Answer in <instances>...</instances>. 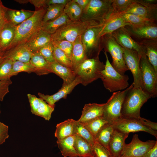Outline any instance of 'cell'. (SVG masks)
Returning <instances> with one entry per match:
<instances>
[{"label": "cell", "instance_id": "obj_1", "mask_svg": "<svg viewBox=\"0 0 157 157\" xmlns=\"http://www.w3.org/2000/svg\"><path fill=\"white\" fill-rule=\"evenodd\" d=\"M47 8L35 10L31 17L16 26L14 38L7 51L25 44L41 30L42 19Z\"/></svg>", "mask_w": 157, "mask_h": 157}, {"label": "cell", "instance_id": "obj_2", "mask_svg": "<svg viewBox=\"0 0 157 157\" xmlns=\"http://www.w3.org/2000/svg\"><path fill=\"white\" fill-rule=\"evenodd\" d=\"M133 86L128 91L125 97L121 111L122 117L135 119L142 124L144 118L140 116V109L151 97L142 89Z\"/></svg>", "mask_w": 157, "mask_h": 157}, {"label": "cell", "instance_id": "obj_3", "mask_svg": "<svg viewBox=\"0 0 157 157\" xmlns=\"http://www.w3.org/2000/svg\"><path fill=\"white\" fill-rule=\"evenodd\" d=\"M112 0H90L83 11L80 20L88 22L94 26L103 25L112 14Z\"/></svg>", "mask_w": 157, "mask_h": 157}, {"label": "cell", "instance_id": "obj_4", "mask_svg": "<svg viewBox=\"0 0 157 157\" xmlns=\"http://www.w3.org/2000/svg\"><path fill=\"white\" fill-rule=\"evenodd\" d=\"M104 53L106 60L104 68L101 72L100 78L104 87L110 92L126 89L129 86L128 76L118 72L110 63L107 52Z\"/></svg>", "mask_w": 157, "mask_h": 157}, {"label": "cell", "instance_id": "obj_5", "mask_svg": "<svg viewBox=\"0 0 157 157\" xmlns=\"http://www.w3.org/2000/svg\"><path fill=\"white\" fill-rule=\"evenodd\" d=\"M95 26L88 22L69 20L51 35V41L65 40L73 44L88 28Z\"/></svg>", "mask_w": 157, "mask_h": 157}, {"label": "cell", "instance_id": "obj_6", "mask_svg": "<svg viewBox=\"0 0 157 157\" xmlns=\"http://www.w3.org/2000/svg\"><path fill=\"white\" fill-rule=\"evenodd\" d=\"M105 64L99 57L88 58L81 63L74 71L76 76H79L81 84L86 86L100 78L101 72L104 69Z\"/></svg>", "mask_w": 157, "mask_h": 157}, {"label": "cell", "instance_id": "obj_7", "mask_svg": "<svg viewBox=\"0 0 157 157\" xmlns=\"http://www.w3.org/2000/svg\"><path fill=\"white\" fill-rule=\"evenodd\" d=\"M133 86L132 83L122 91L113 92L105 103L102 117L109 124H113L122 118L121 111L124 100L128 91Z\"/></svg>", "mask_w": 157, "mask_h": 157}, {"label": "cell", "instance_id": "obj_8", "mask_svg": "<svg viewBox=\"0 0 157 157\" xmlns=\"http://www.w3.org/2000/svg\"><path fill=\"white\" fill-rule=\"evenodd\" d=\"M103 49L109 52L112 58L113 67L119 73L124 75L128 70L124 60L122 47L116 41L111 34H107L101 37Z\"/></svg>", "mask_w": 157, "mask_h": 157}, {"label": "cell", "instance_id": "obj_9", "mask_svg": "<svg viewBox=\"0 0 157 157\" xmlns=\"http://www.w3.org/2000/svg\"><path fill=\"white\" fill-rule=\"evenodd\" d=\"M103 25L90 27L81 36L87 58L99 57L100 52L103 49L101 37L99 36Z\"/></svg>", "mask_w": 157, "mask_h": 157}, {"label": "cell", "instance_id": "obj_10", "mask_svg": "<svg viewBox=\"0 0 157 157\" xmlns=\"http://www.w3.org/2000/svg\"><path fill=\"white\" fill-rule=\"evenodd\" d=\"M141 89L151 98L157 96V74L147 57L140 61Z\"/></svg>", "mask_w": 157, "mask_h": 157}, {"label": "cell", "instance_id": "obj_11", "mask_svg": "<svg viewBox=\"0 0 157 157\" xmlns=\"http://www.w3.org/2000/svg\"><path fill=\"white\" fill-rule=\"evenodd\" d=\"M156 2V1L154 0H135L125 11L115 14L128 13L155 21L157 13Z\"/></svg>", "mask_w": 157, "mask_h": 157}, {"label": "cell", "instance_id": "obj_12", "mask_svg": "<svg viewBox=\"0 0 157 157\" xmlns=\"http://www.w3.org/2000/svg\"><path fill=\"white\" fill-rule=\"evenodd\" d=\"M157 142L154 140L142 141L139 139L138 135L135 134L131 142L125 144L120 157H142Z\"/></svg>", "mask_w": 157, "mask_h": 157}, {"label": "cell", "instance_id": "obj_13", "mask_svg": "<svg viewBox=\"0 0 157 157\" xmlns=\"http://www.w3.org/2000/svg\"><path fill=\"white\" fill-rule=\"evenodd\" d=\"M111 34L117 42L122 47L136 52L141 58L147 57L143 47L132 38L125 27L119 28Z\"/></svg>", "mask_w": 157, "mask_h": 157}, {"label": "cell", "instance_id": "obj_14", "mask_svg": "<svg viewBox=\"0 0 157 157\" xmlns=\"http://www.w3.org/2000/svg\"><path fill=\"white\" fill-rule=\"evenodd\" d=\"M123 56L126 65L131 72L133 81V87L141 89L140 61L141 57L136 51L122 47Z\"/></svg>", "mask_w": 157, "mask_h": 157}, {"label": "cell", "instance_id": "obj_15", "mask_svg": "<svg viewBox=\"0 0 157 157\" xmlns=\"http://www.w3.org/2000/svg\"><path fill=\"white\" fill-rule=\"evenodd\" d=\"M114 129L125 133L143 131L157 138V131L142 124L138 120L132 118H122L113 124Z\"/></svg>", "mask_w": 157, "mask_h": 157}, {"label": "cell", "instance_id": "obj_16", "mask_svg": "<svg viewBox=\"0 0 157 157\" xmlns=\"http://www.w3.org/2000/svg\"><path fill=\"white\" fill-rule=\"evenodd\" d=\"M81 84V81L79 76H77L75 80L71 83L62 85L60 89L56 93L52 95H45L40 92L38 93L40 98L49 104L55 106V103L60 99L66 98L67 95L70 94L74 88L78 85Z\"/></svg>", "mask_w": 157, "mask_h": 157}, {"label": "cell", "instance_id": "obj_17", "mask_svg": "<svg viewBox=\"0 0 157 157\" xmlns=\"http://www.w3.org/2000/svg\"><path fill=\"white\" fill-rule=\"evenodd\" d=\"M129 134L114 129L108 147L112 157H120Z\"/></svg>", "mask_w": 157, "mask_h": 157}, {"label": "cell", "instance_id": "obj_18", "mask_svg": "<svg viewBox=\"0 0 157 157\" xmlns=\"http://www.w3.org/2000/svg\"><path fill=\"white\" fill-rule=\"evenodd\" d=\"M33 53L25 44L16 47L4 52L3 58L13 61L28 63L30 62Z\"/></svg>", "mask_w": 157, "mask_h": 157}, {"label": "cell", "instance_id": "obj_19", "mask_svg": "<svg viewBox=\"0 0 157 157\" xmlns=\"http://www.w3.org/2000/svg\"><path fill=\"white\" fill-rule=\"evenodd\" d=\"M105 103H89L85 105L82 114L78 121L83 122L102 117Z\"/></svg>", "mask_w": 157, "mask_h": 157}, {"label": "cell", "instance_id": "obj_20", "mask_svg": "<svg viewBox=\"0 0 157 157\" xmlns=\"http://www.w3.org/2000/svg\"><path fill=\"white\" fill-rule=\"evenodd\" d=\"M131 32L144 40H157V26L154 23L137 26H131Z\"/></svg>", "mask_w": 157, "mask_h": 157}, {"label": "cell", "instance_id": "obj_21", "mask_svg": "<svg viewBox=\"0 0 157 157\" xmlns=\"http://www.w3.org/2000/svg\"><path fill=\"white\" fill-rule=\"evenodd\" d=\"M10 23H6L0 29V51L4 52L8 49L15 34L16 28Z\"/></svg>", "mask_w": 157, "mask_h": 157}, {"label": "cell", "instance_id": "obj_22", "mask_svg": "<svg viewBox=\"0 0 157 157\" xmlns=\"http://www.w3.org/2000/svg\"><path fill=\"white\" fill-rule=\"evenodd\" d=\"M50 67L51 73H54L63 80L62 85L71 83L76 77L74 71L59 64L55 61L50 63Z\"/></svg>", "mask_w": 157, "mask_h": 157}, {"label": "cell", "instance_id": "obj_23", "mask_svg": "<svg viewBox=\"0 0 157 157\" xmlns=\"http://www.w3.org/2000/svg\"><path fill=\"white\" fill-rule=\"evenodd\" d=\"M88 59L82 42L81 37H78L73 43L71 57L72 70L74 71L78 66Z\"/></svg>", "mask_w": 157, "mask_h": 157}, {"label": "cell", "instance_id": "obj_24", "mask_svg": "<svg viewBox=\"0 0 157 157\" xmlns=\"http://www.w3.org/2000/svg\"><path fill=\"white\" fill-rule=\"evenodd\" d=\"M35 12L24 9L16 10L6 8L5 15L8 22L16 26L31 17Z\"/></svg>", "mask_w": 157, "mask_h": 157}, {"label": "cell", "instance_id": "obj_25", "mask_svg": "<svg viewBox=\"0 0 157 157\" xmlns=\"http://www.w3.org/2000/svg\"><path fill=\"white\" fill-rule=\"evenodd\" d=\"M126 26H131V25L122 17L119 16H110L103 25L99 36L101 37L106 34H111L116 30Z\"/></svg>", "mask_w": 157, "mask_h": 157}, {"label": "cell", "instance_id": "obj_26", "mask_svg": "<svg viewBox=\"0 0 157 157\" xmlns=\"http://www.w3.org/2000/svg\"><path fill=\"white\" fill-rule=\"evenodd\" d=\"M77 121L72 119H69L57 124L54 134L57 140L62 139L75 135Z\"/></svg>", "mask_w": 157, "mask_h": 157}, {"label": "cell", "instance_id": "obj_27", "mask_svg": "<svg viewBox=\"0 0 157 157\" xmlns=\"http://www.w3.org/2000/svg\"><path fill=\"white\" fill-rule=\"evenodd\" d=\"M51 35L41 30L25 44L32 53L38 52L40 48L51 41Z\"/></svg>", "mask_w": 157, "mask_h": 157}, {"label": "cell", "instance_id": "obj_28", "mask_svg": "<svg viewBox=\"0 0 157 157\" xmlns=\"http://www.w3.org/2000/svg\"><path fill=\"white\" fill-rule=\"evenodd\" d=\"M29 62L34 67V73L37 75H41L51 73L50 63L38 52L33 53Z\"/></svg>", "mask_w": 157, "mask_h": 157}, {"label": "cell", "instance_id": "obj_29", "mask_svg": "<svg viewBox=\"0 0 157 157\" xmlns=\"http://www.w3.org/2000/svg\"><path fill=\"white\" fill-rule=\"evenodd\" d=\"M75 139L74 135L57 140L56 142L58 147L64 157H79L74 147Z\"/></svg>", "mask_w": 157, "mask_h": 157}, {"label": "cell", "instance_id": "obj_30", "mask_svg": "<svg viewBox=\"0 0 157 157\" xmlns=\"http://www.w3.org/2000/svg\"><path fill=\"white\" fill-rule=\"evenodd\" d=\"M140 43L144 48L148 61L157 74V40H144Z\"/></svg>", "mask_w": 157, "mask_h": 157}, {"label": "cell", "instance_id": "obj_31", "mask_svg": "<svg viewBox=\"0 0 157 157\" xmlns=\"http://www.w3.org/2000/svg\"><path fill=\"white\" fill-rule=\"evenodd\" d=\"M74 146L79 157H93L94 154L92 146L78 135L75 134Z\"/></svg>", "mask_w": 157, "mask_h": 157}, {"label": "cell", "instance_id": "obj_32", "mask_svg": "<svg viewBox=\"0 0 157 157\" xmlns=\"http://www.w3.org/2000/svg\"><path fill=\"white\" fill-rule=\"evenodd\" d=\"M69 20L68 16L63 12L61 15L53 20L45 22H42L41 30L52 35Z\"/></svg>", "mask_w": 157, "mask_h": 157}, {"label": "cell", "instance_id": "obj_33", "mask_svg": "<svg viewBox=\"0 0 157 157\" xmlns=\"http://www.w3.org/2000/svg\"><path fill=\"white\" fill-rule=\"evenodd\" d=\"M114 130L113 124H107L94 137L96 141L109 150V143Z\"/></svg>", "mask_w": 157, "mask_h": 157}, {"label": "cell", "instance_id": "obj_34", "mask_svg": "<svg viewBox=\"0 0 157 157\" xmlns=\"http://www.w3.org/2000/svg\"><path fill=\"white\" fill-rule=\"evenodd\" d=\"M83 10L74 0H69L65 5L63 10L70 20L78 21L80 20Z\"/></svg>", "mask_w": 157, "mask_h": 157}, {"label": "cell", "instance_id": "obj_35", "mask_svg": "<svg viewBox=\"0 0 157 157\" xmlns=\"http://www.w3.org/2000/svg\"><path fill=\"white\" fill-rule=\"evenodd\" d=\"M94 137L108 122L102 116L83 122H80Z\"/></svg>", "mask_w": 157, "mask_h": 157}, {"label": "cell", "instance_id": "obj_36", "mask_svg": "<svg viewBox=\"0 0 157 157\" xmlns=\"http://www.w3.org/2000/svg\"><path fill=\"white\" fill-rule=\"evenodd\" d=\"M111 16H119L123 18L131 25V26H137L146 24L154 23L155 21L142 18L128 13L114 14Z\"/></svg>", "mask_w": 157, "mask_h": 157}, {"label": "cell", "instance_id": "obj_37", "mask_svg": "<svg viewBox=\"0 0 157 157\" xmlns=\"http://www.w3.org/2000/svg\"><path fill=\"white\" fill-rule=\"evenodd\" d=\"M65 5H53L49 6L43 17L42 22L53 20L61 15Z\"/></svg>", "mask_w": 157, "mask_h": 157}, {"label": "cell", "instance_id": "obj_38", "mask_svg": "<svg viewBox=\"0 0 157 157\" xmlns=\"http://www.w3.org/2000/svg\"><path fill=\"white\" fill-rule=\"evenodd\" d=\"M55 107V106L49 104L40 98L39 105L35 115L42 117L46 120L49 121Z\"/></svg>", "mask_w": 157, "mask_h": 157}, {"label": "cell", "instance_id": "obj_39", "mask_svg": "<svg viewBox=\"0 0 157 157\" xmlns=\"http://www.w3.org/2000/svg\"><path fill=\"white\" fill-rule=\"evenodd\" d=\"M13 61L4 58L0 63V81L10 78Z\"/></svg>", "mask_w": 157, "mask_h": 157}, {"label": "cell", "instance_id": "obj_40", "mask_svg": "<svg viewBox=\"0 0 157 157\" xmlns=\"http://www.w3.org/2000/svg\"><path fill=\"white\" fill-rule=\"evenodd\" d=\"M35 69L33 66L28 63L19 61H14L11 72V76L17 75L19 72H24L28 73L35 72Z\"/></svg>", "mask_w": 157, "mask_h": 157}, {"label": "cell", "instance_id": "obj_41", "mask_svg": "<svg viewBox=\"0 0 157 157\" xmlns=\"http://www.w3.org/2000/svg\"><path fill=\"white\" fill-rule=\"evenodd\" d=\"M53 57L55 60L59 64L72 70V63L69 58L63 51L54 46Z\"/></svg>", "mask_w": 157, "mask_h": 157}, {"label": "cell", "instance_id": "obj_42", "mask_svg": "<svg viewBox=\"0 0 157 157\" xmlns=\"http://www.w3.org/2000/svg\"><path fill=\"white\" fill-rule=\"evenodd\" d=\"M75 134L82 137L92 146L96 142L94 137L92 134L78 120L75 127Z\"/></svg>", "mask_w": 157, "mask_h": 157}, {"label": "cell", "instance_id": "obj_43", "mask_svg": "<svg viewBox=\"0 0 157 157\" xmlns=\"http://www.w3.org/2000/svg\"><path fill=\"white\" fill-rule=\"evenodd\" d=\"M135 1V0H112L113 12L111 15L123 12Z\"/></svg>", "mask_w": 157, "mask_h": 157}, {"label": "cell", "instance_id": "obj_44", "mask_svg": "<svg viewBox=\"0 0 157 157\" xmlns=\"http://www.w3.org/2000/svg\"><path fill=\"white\" fill-rule=\"evenodd\" d=\"M54 46L51 42H49L40 49L38 51L49 63L55 60L53 57Z\"/></svg>", "mask_w": 157, "mask_h": 157}, {"label": "cell", "instance_id": "obj_45", "mask_svg": "<svg viewBox=\"0 0 157 157\" xmlns=\"http://www.w3.org/2000/svg\"><path fill=\"white\" fill-rule=\"evenodd\" d=\"M51 42L54 46L59 48L65 52L71 61L73 46L72 43L68 41L63 40L51 41Z\"/></svg>", "mask_w": 157, "mask_h": 157}, {"label": "cell", "instance_id": "obj_46", "mask_svg": "<svg viewBox=\"0 0 157 157\" xmlns=\"http://www.w3.org/2000/svg\"><path fill=\"white\" fill-rule=\"evenodd\" d=\"M92 147L94 156L96 157H112L109 151L97 142Z\"/></svg>", "mask_w": 157, "mask_h": 157}, {"label": "cell", "instance_id": "obj_47", "mask_svg": "<svg viewBox=\"0 0 157 157\" xmlns=\"http://www.w3.org/2000/svg\"><path fill=\"white\" fill-rule=\"evenodd\" d=\"M12 83L10 78L0 81V101H2L5 95L9 92V86Z\"/></svg>", "mask_w": 157, "mask_h": 157}, {"label": "cell", "instance_id": "obj_48", "mask_svg": "<svg viewBox=\"0 0 157 157\" xmlns=\"http://www.w3.org/2000/svg\"><path fill=\"white\" fill-rule=\"evenodd\" d=\"M27 96L30 105L31 112L35 115L39 105L40 98L30 93L27 94Z\"/></svg>", "mask_w": 157, "mask_h": 157}, {"label": "cell", "instance_id": "obj_49", "mask_svg": "<svg viewBox=\"0 0 157 157\" xmlns=\"http://www.w3.org/2000/svg\"><path fill=\"white\" fill-rule=\"evenodd\" d=\"M8 126L0 122V145L3 144L9 137Z\"/></svg>", "mask_w": 157, "mask_h": 157}, {"label": "cell", "instance_id": "obj_50", "mask_svg": "<svg viewBox=\"0 0 157 157\" xmlns=\"http://www.w3.org/2000/svg\"><path fill=\"white\" fill-rule=\"evenodd\" d=\"M6 8L3 5L1 1L0 0V29L8 22L5 15Z\"/></svg>", "mask_w": 157, "mask_h": 157}, {"label": "cell", "instance_id": "obj_51", "mask_svg": "<svg viewBox=\"0 0 157 157\" xmlns=\"http://www.w3.org/2000/svg\"><path fill=\"white\" fill-rule=\"evenodd\" d=\"M29 2L34 6L35 10L47 8L46 6L45 0H29Z\"/></svg>", "mask_w": 157, "mask_h": 157}, {"label": "cell", "instance_id": "obj_52", "mask_svg": "<svg viewBox=\"0 0 157 157\" xmlns=\"http://www.w3.org/2000/svg\"><path fill=\"white\" fill-rule=\"evenodd\" d=\"M69 0H45L46 6L53 5H66Z\"/></svg>", "mask_w": 157, "mask_h": 157}, {"label": "cell", "instance_id": "obj_53", "mask_svg": "<svg viewBox=\"0 0 157 157\" xmlns=\"http://www.w3.org/2000/svg\"><path fill=\"white\" fill-rule=\"evenodd\" d=\"M142 157H157V142Z\"/></svg>", "mask_w": 157, "mask_h": 157}, {"label": "cell", "instance_id": "obj_54", "mask_svg": "<svg viewBox=\"0 0 157 157\" xmlns=\"http://www.w3.org/2000/svg\"><path fill=\"white\" fill-rule=\"evenodd\" d=\"M82 8L83 11L89 4L90 0H74Z\"/></svg>", "mask_w": 157, "mask_h": 157}, {"label": "cell", "instance_id": "obj_55", "mask_svg": "<svg viewBox=\"0 0 157 157\" xmlns=\"http://www.w3.org/2000/svg\"><path fill=\"white\" fill-rule=\"evenodd\" d=\"M16 1L20 3H26L29 2V0H15Z\"/></svg>", "mask_w": 157, "mask_h": 157}, {"label": "cell", "instance_id": "obj_56", "mask_svg": "<svg viewBox=\"0 0 157 157\" xmlns=\"http://www.w3.org/2000/svg\"><path fill=\"white\" fill-rule=\"evenodd\" d=\"M4 53V52L0 51V63L3 58Z\"/></svg>", "mask_w": 157, "mask_h": 157}, {"label": "cell", "instance_id": "obj_57", "mask_svg": "<svg viewBox=\"0 0 157 157\" xmlns=\"http://www.w3.org/2000/svg\"><path fill=\"white\" fill-rule=\"evenodd\" d=\"M1 110H0V114H1Z\"/></svg>", "mask_w": 157, "mask_h": 157}, {"label": "cell", "instance_id": "obj_58", "mask_svg": "<svg viewBox=\"0 0 157 157\" xmlns=\"http://www.w3.org/2000/svg\"><path fill=\"white\" fill-rule=\"evenodd\" d=\"M93 157H96L95 156H94Z\"/></svg>", "mask_w": 157, "mask_h": 157}]
</instances>
